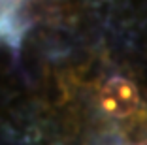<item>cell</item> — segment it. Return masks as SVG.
<instances>
[{"label": "cell", "instance_id": "6da1fadb", "mask_svg": "<svg viewBox=\"0 0 147 145\" xmlns=\"http://www.w3.org/2000/svg\"><path fill=\"white\" fill-rule=\"evenodd\" d=\"M98 104L106 115L109 117H123L132 115L140 106V92L134 83L126 77H111L106 81L98 96Z\"/></svg>", "mask_w": 147, "mask_h": 145}, {"label": "cell", "instance_id": "7a4b0ae2", "mask_svg": "<svg viewBox=\"0 0 147 145\" xmlns=\"http://www.w3.org/2000/svg\"><path fill=\"white\" fill-rule=\"evenodd\" d=\"M138 145H147V140H143V141H142V143H138Z\"/></svg>", "mask_w": 147, "mask_h": 145}]
</instances>
